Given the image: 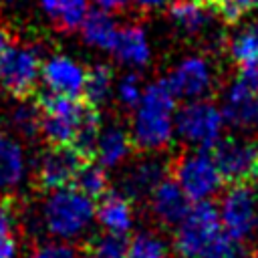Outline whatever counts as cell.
<instances>
[{
	"label": "cell",
	"mask_w": 258,
	"mask_h": 258,
	"mask_svg": "<svg viewBox=\"0 0 258 258\" xmlns=\"http://www.w3.org/2000/svg\"><path fill=\"white\" fill-rule=\"evenodd\" d=\"M147 204H149V214L153 216V220H157L161 226H175L185 212L189 210L191 202L185 198V194L181 191V187L175 183V179L165 177L163 181H159L155 185V189L147 196Z\"/></svg>",
	"instance_id": "obj_17"
},
{
	"label": "cell",
	"mask_w": 258,
	"mask_h": 258,
	"mask_svg": "<svg viewBox=\"0 0 258 258\" xmlns=\"http://www.w3.org/2000/svg\"><path fill=\"white\" fill-rule=\"evenodd\" d=\"M167 165L157 153H145L141 159L127 165L123 177H121V191L131 198H147L159 181H163L167 175Z\"/></svg>",
	"instance_id": "obj_16"
},
{
	"label": "cell",
	"mask_w": 258,
	"mask_h": 258,
	"mask_svg": "<svg viewBox=\"0 0 258 258\" xmlns=\"http://www.w3.org/2000/svg\"><path fill=\"white\" fill-rule=\"evenodd\" d=\"M28 258H79V254L71 244L46 240V242H40L38 246H34L30 250Z\"/></svg>",
	"instance_id": "obj_33"
},
{
	"label": "cell",
	"mask_w": 258,
	"mask_h": 258,
	"mask_svg": "<svg viewBox=\"0 0 258 258\" xmlns=\"http://www.w3.org/2000/svg\"><path fill=\"white\" fill-rule=\"evenodd\" d=\"M93 2H95V6H97L99 10L113 14V12H121V10H125L133 0H93Z\"/></svg>",
	"instance_id": "obj_35"
},
{
	"label": "cell",
	"mask_w": 258,
	"mask_h": 258,
	"mask_svg": "<svg viewBox=\"0 0 258 258\" xmlns=\"http://www.w3.org/2000/svg\"><path fill=\"white\" fill-rule=\"evenodd\" d=\"M173 228V252L179 258H202L204 252L224 234L218 208L212 202L191 204Z\"/></svg>",
	"instance_id": "obj_4"
},
{
	"label": "cell",
	"mask_w": 258,
	"mask_h": 258,
	"mask_svg": "<svg viewBox=\"0 0 258 258\" xmlns=\"http://www.w3.org/2000/svg\"><path fill=\"white\" fill-rule=\"evenodd\" d=\"M127 258H171V248L155 230H141L129 240Z\"/></svg>",
	"instance_id": "obj_24"
},
{
	"label": "cell",
	"mask_w": 258,
	"mask_h": 258,
	"mask_svg": "<svg viewBox=\"0 0 258 258\" xmlns=\"http://www.w3.org/2000/svg\"><path fill=\"white\" fill-rule=\"evenodd\" d=\"M87 69L81 60L67 52H54L42 60L40 83L46 87L48 95L79 97L83 93Z\"/></svg>",
	"instance_id": "obj_12"
},
{
	"label": "cell",
	"mask_w": 258,
	"mask_h": 258,
	"mask_svg": "<svg viewBox=\"0 0 258 258\" xmlns=\"http://www.w3.org/2000/svg\"><path fill=\"white\" fill-rule=\"evenodd\" d=\"M115 73L109 64L97 62L91 69H87L85 75V85H83V95L91 103V107H101L107 101L113 99V89H115Z\"/></svg>",
	"instance_id": "obj_22"
},
{
	"label": "cell",
	"mask_w": 258,
	"mask_h": 258,
	"mask_svg": "<svg viewBox=\"0 0 258 258\" xmlns=\"http://www.w3.org/2000/svg\"><path fill=\"white\" fill-rule=\"evenodd\" d=\"M131 137L129 131L117 123L101 125L95 145H93V155L97 157V163L103 165L105 169H117L125 165L131 157Z\"/></svg>",
	"instance_id": "obj_19"
},
{
	"label": "cell",
	"mask_w": 258,
	"mask_h": 258,
	"mask_svg": "<svg viewBox=\"0 0 258 258\" xmlns=\"http://www.w3.org/2000/svg\"><path fill=\"white\" fill-rule=\"evenodd\" d=\"M40 107V135L50 145H75L85 123L95 113L77 97L46 95Z\"/></svg>",
	"instance_id": "obj_5"
},
{
	"label": "cell",
	"mask_w": 258,
	"mask_h": 258,
	"mask_svg": "<svg viewBox=\"0 0 258 258\" xmlns=\"http://www.w3.org/2000/svg\"><path fill=\"white\" fill-rule=\"evenodd\" d=\"M228 56L238 67L258 58V16L228 38Z\"/></svg>",
	"instance_id": "obj_23"
},
{
	"label": "cell",
	"mask_w": 258,
	"mask_h": 258,
	"mask_svg": "<svg viewBox=\"0 0 258 258\" xmlns=\"http://www.w3.org/2000/svg\"><path fill=\"white\" fill-rule=\"evenodd\" d=\"M256 258H258V256H256Z\"/></svg>",
	"instance_id": "obj_39"
},
{
	"label": "cell",
	"mask_w": 258,
	"mask_h": 258,
	"mask_svg": "<svg viewBox=\"0 0 258 258\" xmlns=\"http://www.w3.org/2000/svg\"><path fill=\"white\" fill-rule=\"evenodd\" d=\"M226 121L216 105L210 99L185 101L175 111V137L189 149L210 151L224 137Z\"/></svg>",
	"instance_id": "obj_3"
},
{
	"label": "cell",
	"mask_w": 258,
	"mask_h": 258,
	"mask_svg": "<svg viewBox=\"0 0 258 258\" xmlns=\"http://www.w3.org/2000/svg\"><path fill=\"white\" fill-rule=\"evenodd\" d=\"M173 179L191 204L210 202L224 187V177L210 151L189 149L173 165Z\"/></svg>",
	"instance_id": "obj_6"
},
{
	"label": "cell",
	"mask_w": 258,
	"mask_h": 258,
	"mask_svg": "<svg viewBox=\"0 0 258 258\" xmlns=\"http://www.w3.org/2000/svg\"><path fill=\"white\" fill-rule=\"evenodd\" d=\"M30 159L24 143L12 133H0V194L20 189L28 177Z\"/></svg>",
	"instance_id": "obj_15"
},
{
	"label": "cell",
	"mask_w": 258,
	"mask_h": 258,
	"mask_svg": "<svg viewBox=\"0 0 258 258\" xmlns=\"http://www.w3.org/2000/svg\"><path fill=\"white\" fill-rule=\"evenodd\" d=\"M236 79L242 81V83H244L248 89H252L254 93H258V58L240 64Z\"/></svg>",
	"instance_id": "obj_34"
},
{
	"label": "cell",
	"mask_w": 258,
	"mask_h": 258,
	"mask_svg": "<svg viewBox=\"0 0 258 258\" xmlns=\"http://www.w3.org/2000/svg\"><path fill=\"white\" fill-rule=\"evenodd\" d=\"M40 230L56 242H77L85 238L95 224V200L75 185L48 189L36 210Z\"/></svg>",
	"instance_id": "obj_2"
},
{
	"label": "cell",
	"mask_w": 258,
	"mask_h": 258,
	"mask_svg": "<svg viewBox=\"0 0 258 258\" xmlns=\"http://www.w3.org/2000/svg\"><path fill=\"white\" fill-rule=\"evenodd\" d=\"M79 32H81V38L87 46H91L95 50L109 52L113 48L115 38H117L119 26L109 12L93 8L85 14V18L79 26Z\"/></svg>",
	"instance_id": "obj_21"
},
{
	"label": "cell",
	"mask_w": 258,
	"mask_h": 258,
	"mask_svg": "<svg viewBox=\"0 0 258 258\" xmlns=\"http://www.w3.org/2000/svg\"><path fill=\"white\" fill-rule=\"evenodd\" d=\"M38 2H40L42 10H44L50 18H54V14H56V2H58V0H38Z\"/></svg>",
	"instance_id": "obj_37"
},
{
	"label": "cell",
	"mask_w": 258,
	"mask_h": 258,
	"mask_svg": "<svg viewBox=\"0 0 258 258\" xmlns=\"http://www.w3.org/2000/svg\"><path fill=\"white\" fill-rule=\"evenodd\" d=\"M8 42H10V36H8V30L0 24V54H2V50L8 46Z\"/></svg>",
	"instance_id": "obj_38"
},
{
	"label": "cell",
	"mask_w": 258,
	"mask_h": 258,
	"mask_svg": "<svg viewBox=\"0 0 258 258\" xmlns=\"http://www.w3.org/2000/svg\"><path fill=\"white\" fill-rule=\"evenodd\" d=\"M10 121L18 135L34 137L36 133H40V107L32 101H20L12 107Z\"/></svg>",
	"instance_id": "obj_27"
},
{
	"label": "cell",
	"mask_w": 258,
	"mask_h": 258,
	"mask_svg": "<svg viewBox=\"0 0 258 258\" xmlns=\"http://www.w3.org/2000/svg\"><path fill=\"white\" fill-rule=\"evenodd\" d=\"M129 137L143 153H159L175 139V111L177 97L165 81L147 83L139 103L131 109Z\"/></svg>",
	"instance_id": "obj_1"
},
{
	"label": "cell",
	"mask_w": 258,
	"mask_h": 258,
	"mask_svg": "<svg viewBox=\"0 0 258 258\" xmlns=\"http://www.w3.org/2000/svg\"><path fill=\"white\" fill-rule=\"evenodd\" d=\"M79 191H83L89 198H101L103 194H107L109 187V175L107 169L99 163H83V167L79 169L75 183H73Z\"/></svg>",
	"instance_id": "obj_25"
},
{
	"label": "cell",
	"mask_w": 258,
	"mask_h": 258,
	"mask_svg": "<svg viewBox=\"0 0 258 258\" xmlns=\"http://www.w3.org/2000/svg\"><path fill=\"white\" fill-rule=\"evenodd\" d=\"M16 214L8 204H0V258H18Z\"/></svg>",
	"instance_id": "obj_28"
},
{
	"label": "cell",
	"mask_w": 258,
	"mask_h": 258,
	"mask_svg": "<svg viewBox=\"0 0 258 258\" xmlns=\"http://www.w3.org/2000/svg\"><path fill=\"white\" fill-rule=\"evenodd\" d=\"M139 8H145V10H155V8H161L165 6L169 0H133Z\"/></svg>",
	"instance_id": "obj_36"
},
{
	"label": "cell",
	"mask_w": 258,
	"mask_h": 258,
	"mask_svg": "<svg viewBox=\"0 0 258 258\" xmlns=\"http://www.w3.org/2000/svg\"><path fill=\"white\" fill-rule=\"evenodd\" d=\"M169 18L187 36L204 34L212 24V6L202 0H173L169 4Z\"/></svg>",
	"instance_id": "obj_20"
},
{
	"label": "cell",
	"mask_w": 258,
	"mask_h": 258,
	"mask_svg": "<svg viewBox=\"0 0 258 258\" xmlns=\"http://www.w3.org/2000/svg\"><path fill=\"white\" fill-rule=\"evenodd\" d=\"M42 52L30 42H8L0 54V89L12 97H26L40 81Z\"/></svg>",
	"instance_id": "obj_8"
},
{
	"label": "cell",
	"mask_w": 258,
	"mask_h": 258,
	"mask_svg": "<svg viewBox=\"0 0 258 258\" xmlns=\"http://www.w3.org/2000/svg\"><path fill=\"white\" fill-rule=\"evenodd\" d=\"M129 238L123 234L101 232L89 244L91 258H127Z\"/></svg>",
	"instance_id": "obj_26"
},
{
	"label": "cell",
	"mask_w": 258,
	"mask_h": 258,
	"mask_svg": "<svg viewBox=\"0 0 258 258\" xmlns=\"http://www.w3.org/2000/svg\"><path fill=\"white\" fill-rule=\"evenodd\" d=\"M212 157L228 183L258 181V141L248 135L222 137L212 149Z\"/></svg>",
	"instance_id": "obj_10"
},
{
	"label": "cell",
	"mask_w": 258,
	"mask_h": 258,
	"mask_svg": "<svg viewBox=\"0 0 258 258\" xmlns=\"http://www.w3.org/2000/svg\"><path fill=\"white\" fill-rule=\"evenodd\" d=\"M258 8V0H216L212 10H216L226 22H238L246 12Z\"/></svg>",
	"instance_id": "obj_31"
},
{
	"label": "cell",
	"mask_w": 258,
	"mask_h": 258,
	"mask_svg": "<svg viewBox=\"0 0 258 258\" xmlns=\"http://www.w3.org/2000/svg\"><path fill=\"white\" fill-rule=\"evenodd\" d=\"M202 258H246L244 256V248L240 242L232 240L226 232L204 252Z\"/></svg>",
	"instance_id": "obj_32"
},
{
	"label": "cell",
	"mask_w": 258,
	"mask_h": 258,
	"mask_svg": "<svg viewBox=\"0 0 258 258\" xmlns=\"http://www.w3.org/2000/svg\"><path fill=\"white\" fill-rule=\"evenodd\" d=\"M81 167L83 153L79 149L73 145H50L36 161V179L46 191L67 187L75 183Z\"/></svg>",
	"instance_id": "obj_11"
},
{
	"label": "cell",
	"mask_w": 258,
	"mask_h": 258,
	"mask_svg": "<svg viewBox=\"0 0 258 258\" xmlns=\"http://www.w3.org/2000/svg\"><path fill=\"white\" fill-rule=\"evenodd\" d=\"M95 222L103 228V232L127 236L135 226L133 200L127 198L123 191L103 194L99 204H95Z\"/></svg>",
	"instance_id": "obj_18"
},
{
	"label": "cell",
	"mask_w": 258,
	"mask_h": 258,
	"mask_svg": "<svg viewBox=\"0 0 258 258\" xmlns=\"http://www.w3.org/2000/svg\"><path fill=\"white\" fill-rule=\"evenodd\" d=\"M111 52H113L115 60L121 67H125L127 71H141L153 58L149 34L137 22H129L119 28Z\"/></svg>",
	"instance_id": "obj_14"
},
{
	"label": "cell",
	"mask_w": 258,
	"mask_h": 258,
	"mask_svg": "<svg viewBox=\"0 0 258 258\" xmlns=\"http://www.w3.org/2000/svg\"><path fill=\"white\" fill-rule=\"evenodd\" d=\"M218 216L232 240L248 242L258 232V189L250 183L230 185L220 198Z\"/></svg>",
	"instance_id": "obj_7"
},
{
	"label": "cell",
	"mask_w": 258,
	"mask_h": 258,
	"mask_svg": "<svg viewBox=\"0 0 258 258\" xmlns=\"http://www.w3.org/2000/svg\"><path fill=\"white\" fill-rule=\"evenodd\" d=\"M89 12V0H58L56 2V14H54V22L67 30H79L85 14Z\"/></svg>",
	"instance_id": "obj_30"
},
{
	"label": "cell",
	"mask_w": 258,
	"mask_h": 258,
	"mask_svg": "<svg viewBox=\"0 0 258 258\" xmlns=\"http://www.w3.org/2000/svg\"><path fill=\"white\" fill-rule=\"evenodd\" d=\"M220 111L224 115L226 127L240 133L258 131V93L248 89L242 81H230L222 91Z\"/></svg>",
	"instance_id": "obj_13"
},
{
	"label": "cell",
	"mask_w": 258,
	"mask_h": 258,
	"mask_svg": "<svg viewBox=\"0 0 258 258\" xmlns=\"http://www.w3.org/2000/svg\"><path fill=\"white\" fill-rule=\"evenodd\" d=\"M165 83L177 99L183 101L208 99L218 85V69L214 60L206 54L200 52L183 54L169 69Z\"/></svg>",
	"instance_id": "obj_9"
},
{
	"label": "cell",
	"mask_w": 258,
	"mask_h": 258,
	"mask_svg": "<svg viewBox=\"0 0 258 258\" xmlns=\"http://www.w3.org/2000/svg\"><path fill=\"white\" fill-rule=\"evenodd\" d=\"M143 81L141 77L135 73V71H129L125 75H121L117 81H115V89H113V99L123 107V109H133L141 95H143Z\"/></svg>",
	"instance_id": "obj_29"
}]
</instances>
